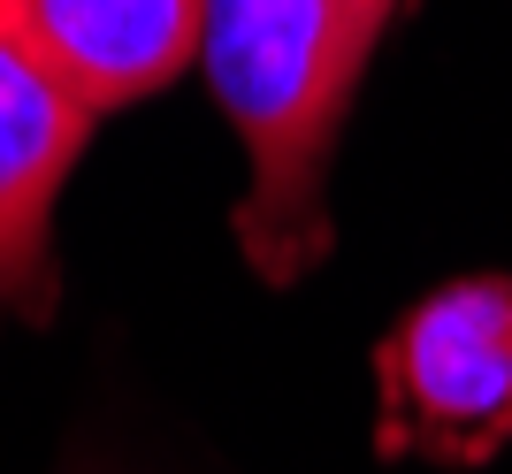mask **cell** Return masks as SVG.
<instances>
[{
    "instance_id": "obj_1",
    "label": "cell",
    "mask_w": 512,
    "mask_h": 474,
    "mask_svg": "<svg viewBox=\"0 0 512 474\" xmlns=\"http://www.w3.org/2000/svg\"><path fill=\"white\" fill-rule=\"evenodd\" d=\"M398 0H207L199 69L245 146L237 245L268 283H299L329 253V161Z\"/></svg>"
},
{
    "instance_id": "obj_2",
    "label": "cell",
    "mask_w": 512,
    "mask_h": 474,
    "mask_svg": "<svg viewBox=\"0 0 512 474\" xmlns=\"http://www.w3.org/2000/svg\"><path fill=\"white\" fill-rule=\"evenodd\" d=\"M383 452L482 467L512 436V276H459L398 314L375 352Z\"/></svg>"
},
{
    "instance_id": "obj_3",
    "label": "cell",
    "mask_w": 512,
    "mask_h": 474,
    "mask_svg": "<svg viewBox=\"0 0 512 474\" xmlns=\"http://www.w3.org/2000/svg\"><path fill=\"white\" fill-rule=\"evenodd\" d=\"M0 31L107 123L199 69L207 0H0Z\"/></svg>"
},
{
    "instance_id": "obj_4",
    "label": "cell",
    "mask_w": 512,
    "mask_h": 474,
    "mask_svg": "<svg viewBox=\"0 0 512 474\" xmlns=\"http://www.w3.org/2000/svg\"><path fill=\"white\" fill-rule=\"evenodd\" d=\"M92 115L0 31V306L46 322L54 314V215L92 146Z\"/></svg>"
}]
</instances>
